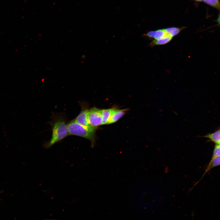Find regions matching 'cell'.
<instances>
[{
  "label": "cell",
  "instance_id": "9a60e30c",
  "mask_svg": "<svg viewBox=\"0 0 220 220\" xmlns=\"http://www.w3.org/2000/svg\"><path fill=\"white\" fill-rule=\"evenodd\" d=\"M216 143L220 145V139Z\"/></svg>",
  "mask_w": 220,
  "mask_h": 220
},
{
  "label": "cell",
  "instance_id": "ba28073f",
  "mask_svg": "<svg viewBox=\"0 0 220 220\" xmlns=\"http://www.w3.org/2000/svg\"><path fill=\"white\" fill-rule=\"evenodd\" d=\"M172 37L169 35H167L164 37L160 39L154 40L150 44L151 46L158 45H163L166 44L169 42L172 39Z\"/></svg>",
  "mask_w": 220,
  "mask_h": 220
},
{
  "label": "cell",
  "instance_id": "8992f818",
  "mask_svg": "<svg viewBox=\"0 0 220 220\" xmlns=\"http://www.w3.org/2000/svg\"><path fill=\"white\" fill-rule=\"evenodd\" d=\"M148 37L154 38L155 40L160 39L168 35L165 29H160L148 32L145 35Z\"/></svg>",
  "mask_w": 220,
  "mask_h": 220
},
{
  "label": "cell",
  "instance_id": "7a4b0ae2",
  "mask_svg": "<svg viewBox=\"0 0 220 220\" xmlns=\"http://www.w3.org/2000/svg\"><path fill=\"white\" fill-rule=\"evenodd\" d=\"M68 128L69 135L80 136L90 140L93 147L95 143V132L98 127L81 125L74 120L68 122Z\"/></svg>",
  "mask_w": 220,
  "mask_h": 220
},
{
  "label": "cell",
  "instance_id": "8fae6325",
  "mask_svg": "<svg viewBox=\"0 0 220 220\" xmlns=\"http://www.w3.org/2000/svg\"><path fill=\"white\" fill-rule=\"evenodd\" d=\"M206 137L216 143L220 139V130L214 133L207 135Z\"/></svg>",
  "mask_w": 220,
  "mask_h": 220
},
{
  "label": "cell",
  "instance_id": "52a82bcc",
  "mask_svg": "<svg viewBox=\"0 0 220 220\" xmlns=\"http://www.w3.org/2000/svg\"><path fill=\"white\" fill-rule=\"evenodd\" d=\"M114 108L101 109L102 125L109 124V122Z\"/></svg>",
  "mask_w": 220,
  "mask_h": 220
},
{
  "label": "cell",
  "instance_id": "277c9868",
  "mask_svg": "<svg viewBox=\"0 0 220 220\" xmlns=\"http://www.w3.org/2000/svg\"><path fill=\"white\" fill-rule=\"evenodd\" d=\"M81 111L78 116L74 119L78 123L84 126L90 125L88 119V109L84 103H81Z\"/></svg>",
  "mask_w": 220,
  "mask_h": 220
},
{
  "label": "cell",
  "instance_id": "3957f363",
  "mask_svg": "<svg viewBox=\"0 0 220 220\" xmlns=\"http://www.w3.org/2000/svg\"><path fill=\"white\" fill-rule=\"evenodd\" d=\"M88 119L91 126L98 127L102 125L101 109L96 107L89 109Z\"/></svg>",
  "mask_w": 220,
  "mask_h": 220
},
{
  "label": "cell",
  "instance_id": "6da1fadb",
  "mask_svg": "<svg viewBox=\"0 0 220 220\" xmlns=\"http://www.w3.org/2000/svg\"><path fill=\"white\" fill-rule=\"evenodd\" d=\"M50 122L52 129V136L50 141L45 145L49 148L69 135L68 122L65 115L63 113H53Z\"/></svg>",
  "mask_w": 220,
  "mask_h": 220
},
{
  "label": "cell",
  "instance_id": "9c48e42d",
  "mask_svg": "<svg viewBox=\"0 0 220 220\" xmlns=\"http://www.w3.org/2000/svg\"><path fill=\"white\" fill-rule=\"evenodd\" d=\"M220 165V156L214 158H212V160L207 168L205 173H206L207 171L212 168Z\"/></svg>",
  "mask_w": 220,
  "mask_h": 220
},
{
  "label": "cell",
  "instance_id": "30bf717a",
  "mask_svg": "<svg viewBox=\"0 0 220 220\" xmlns=\"http://www.w3.org/2000/svg\"><path fill=\"white\" fill-rule=\"evenodd\" d=\"M165 30L168 35L172 37L180 32V29L175 27H171L167 28Z\"/></svg>",
  "mask_w": 220,
  "mask_h": 220
},
{
  "label": "cell",
  "instance_id": "2e32d148",
  "mask_svg": "<svg viewBox=\"0 0 220 220\" xmlns=\"http://www.w3.org/2000/svg\"><path fill=\"white\" fill-rule=\"evenodd\" d=\"M196 1H201L202 0H195Z\"/></svg>",
  "mask_w": 220,
  "mask_h": 220
},
{
  "label": "cell",
  "instance_id": "5bb4252c",
  "mask_svg": "<svg viewBox=\"0 0 220 220\" xmlns=\"http://www.w3.org/2000/svg\"><path fill=\"white\" fill-rule=\"evenodd\" d=\"M218 21L220 24V14H219L218 19Z\"/></svg>",
  "mask_w": 220,
  "mask_h": 220
},
{
  "label": "cell",
  "instance_id": "7c38bea8",
  "mask_svg": "<svg viewBox=\"0 0 220 220\" xmlns=\"http://www.w3.org/2000/svg\"><path fill=\"white\" fill-rule=\"evenodd\" d=\"M207 4L220 9V3L219 0H203Z\"/></svg>",
  "mask_w": 220,
  "mask_h": 220
},
{
  "label": "cell",
  "instance_id": "4fadbf2b",
  "mask_svg": "<svg viewBox=\"0 0 220 220\" xmlns=\"http://www.w3.org/2000/svg\"><path fill=\"white\" fill-rule=\"evenodd\" d=\"M220 156V145L217 143L215 146L212 158Z\"/></svg>",
  "mask_w": 220,
  "mask_h": 220
},
{
  "label": "cell",
  "instance_id": "e0dca14e",
  "mask_svg": "<svg viewBox=\"0 0 220 220\" xmlns=\"http://www.w3.org/2000/svg\"><path fill=\"white\" fill-rule=\"evenodd\" d=\"M27 0H26V1H27Z\"/></svg>",
  "mask_w": 220,
  "mask_h": 220
},
{
  "label": "cell",
  "instance_id": "5b68a950",
  "mask_svg": "<svg viewBox=\"0 0 220 220\" xmlns=\"http://www.w3.org/2000/svg\"><path fill=\"white\" fill-rule=\"evenodd\" d=\"M129 110L128 108L119 109L115 107L112 111L109 124L116 123L124 116Z\"/></svg>",
  "mask_w": 220,
  "mask_h": 220
}]
</instances>
